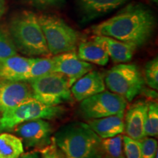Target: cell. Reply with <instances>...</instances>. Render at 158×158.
I'll return each instance as SVG.
<instances>
[{
  "mask_svg": "<svg viewBox=\"0 0 158 158\" xmlns=\"http://www.w3.org/2000/svg\"><path fill=\"white\" fill-rule=\"evenodd\" d=\"M155 17L141 3H130L106 21L92 28L96 36H106L129 43L136 48L145 45L155 31Z\"/></svg>",
  "mask_w": 158,
  "mask_h": 158,
  "instance_id": "cell-1",
  "label": "cell"
},
{
  "mask_svg": "<svg viewBox=\"0 0 158 158\" xmlns=\"http://www.w3.org/2000/svg\"><path fill=\"white\" fill-rule=\"evenodd\" d=\"M53 140L65 158H104L102 138L84 122L65 124Z\"/></svg>",
  "mask_w": 158,
  "mask_h": 158,
  "instance_id": "cell-2",
  "label": "cell"
},
{
  "mask_svg": "<svg viewBox=\"0 0 158 158\" xmlns=\"http://www.w3.org/2000/svg\"><path fill=\"white\" fill-rule=\"evenodd\" d=\"M10 36L17 51L29 56H48L51 54L38 16L31 11H23L11 19Z\"/></svg>",
  "mask_w": 158,
  "mask_h": 158,
  "instance_id": "cell-3",
  "label": "cell"
},
{
  "mask_svg": "<svg viewBox=\"0 0 158 158\" xmlns=\"http://www.w3.org/2000/svg\"><path fill=\"white\" fill-rule=\"evenodd\" d=\"M64 113V109L60 106H48L31 99L4 111L0 117V133L9 132L23 122L43 118L54 119Z\"/></svg>",
  "mask_w": 158,
  "mask_h": 158,
  "instance_id": "cell-4",
  "label": "cell"
},
{
  "mask_svg": "<svg viewBox=\"0 0 158 158\" xmlns=\"http://www.w3.org/2000/svg\"><path fill=\"white\" fill-rule=\"evenodd\" d=\"M39 22L51 54L58 55L76 50L79 34L61 18L43 14L38 16Z\"/></svg>",
  "mask_w": 158,
  "mask_h": 158,
  "instance_id": "cell-5",
  "label": "cell"
},
{
  "mask_svg": "<svg viewBox=\"0 0 158 158\" xmlns=\"http://www.w3.org/2000/svg\"><path fill=\"white\" fill-rule=\"evenodd\" d=\"M27 82L32 91L34 99L44 104L59 106L71 102L73 100L68 79L62 74L51 73Z\"/></svg>",
  "mask_w": 158,
  "mask_h": 158,
  "instance_id": "cell-6",
  "label": "cell"
},
{
  "mask_svg": "<svg viewBox=\"0 0 158 158\" xmlns=\"http://www.w3.org/2000/svg\"><path fill=\"white\" fill-rule=\"evenodd\" d=\"M110 92L131 102L143 89L144 79L135 64L120 63L108 71L104 79Z\"/></svg>",
  "mask_w": 158,
  "mask_h": 158,
  "instance_id": "cell-7",
  "label": "cell"
},
{
  "mask_svg": "<svg viewBox=\"0 0 158 158\" xmlns=\"http://www.w3.org/2000/svg\"><path fill=\"white\" fill-rule=\"evenodd\" d=\"M127 101L122 96L103 91L81 101L79 110L86 119H94L124 114Z\"/></svg>",
  "mask_w": 158,
  "mask_h": 158,
  "instance_id": "cell-8",
  "label": "cell"
},
{
  "mask_svg": "<svg viewBox=\"0 0 158 158\" xmlns=\"http://www.w3.org/2000/svg\"><path fill=\"white\" fill-rule=\"evenodd\" d=\"M13 130L26 147L43 149L53 141L51 124L43 118L23 122Z\"/></svg>",
  "mask_w": 158,
  "mask_h": 158,
  "instance_id": "cell-9",
  "label": "cell"
},
{
  "mask_svg": "<svg viewBox=\"0 0 158 158\" xmlns=\"http://www.w3.org/2000/svg\"><path fill=\"white\" fill-rule=\"evenodd\" d=\"M52 59L54 61L53 73L66 76L70 87L81 77L93 70L92 64L79 59L75 51L56 55Z\"/></svg>",
  "mask_w": 158,
  "mask_h": 158,
  "instance_id": "cell-10",
  "label": "cell"
},
{
  "mask_svg": "<svg viewBox=\"0 0 158 158\" xmlns=\"http://www.w3.org/2000/svg\"><path fill=\"white\" fill-rule=\"evenodd\" d=\"M33 98L31 89L26 81L0 80V113Z\"/></svg>",
  "mask_w": 158,
  "mask_h": 158,
  "instance_id": "cell-11",
  "label": "cell"
},
{
  "mask_svg": "<svg viewBox=\"0 0 158 158\" xmlns=\"http://www.w3.org/2000/svg\"><path fill=\"white\" fill-rule=\"evenodd\" d=\"M106 89L104 75L98 70H91L81 77L71 86L73 97L78 101H82Z\"/></svg>",
  "mask_w": 158,
  "mask_h": 158,
  "instance_id": "cell-12",
  "label": "cell"
},
{
  "mask_svg": "<svg viewBox=\"0 0 158 158\" xmlns=\"http://www.w3.org/2000/svg\"><path fill=\"white\" fill-rule=\"evenodd\" d=\"M149 102L138 101L130 107L124 119V129L128 137L141 141L146 137L144 126Z\"/></svg>",
  "mask_w": 158,
  "mask_h": 158,
  "instance_id": "cell-13",
  "label": "cell"
},
{
  "mask_svg": "<svg viewBox=\"0 0 158 158\" xmlns=\"http://www.w3.org/2000/svg\"><path fill=\"white\" fill-rule=\"evenodd\" d=\"M83 21H90L104 16L124 5L128 0H76Z\"/></svg>",
  "mask_w": 158,
  "mask_h": 158,
  "instance_id": "cell-14",
  "label": "cell"
},
{
  "mask_svg": "<svg viewBox=\"0 0 158 158\" xmlns=\"http://www.w3.org/2000/svg\"><path fill=\"white\" fill-rule=\"evenodd\" d=\"M107 53L108 57L115 63H126L133 57L136 47L114 38L106 36H94L93 38Z\"/></svg>",
  "mask_w": 158,
  "mask_h": 158,
  "instance_id": "cell-15",
  "label": "cell"
},
{
  "mask_svg": "<svg viewBox=\"0 0 158 158\" xmlns=\"http://www.w3.org/2000/svg\"><path fill=\"white\" fill-rule=\"evenodd\" d=\"M88 124L102 139L114 137L124 132V114L91 119Z\"/></svg>",
  "mask_w": 158,
  "mask_h": 158,
  "instance_id": "cell-16",
  "label": "cell"
},
{
  "mask_svg": "<svg viewBox=\"0 0 158 158\" xmlns=\"http://www.w3.org/2000/svg\"><path fill=\"white\" fill-rule=\"evenodd\" d=\"M31 59L15 55L0 61V80L19 81L30 67Z\"/></svg>",
  "mask_w": 158,
  "mask_h": 158,
  "instance_id": "cell-17",
  "label": "cell"
},
{
  "mask_svg": "<svg viewBox=\"0 0 158 158\" xmlns=\"http://www.w3.org/2000/svg\"><path fill=\"white\" fill-rule=\"evenodd\" d=\"M77 56L84 62L93 63L100 66L107 64L109 61L107 53L93 40L81 43Z\"/></svg>",
  "mask_w": 158,
  "mask_h": 158,
  "instance_id": "cell-18",
  "label": "cell"
},
{
  "mask_svg": "<svg viewBox=\"0 0 158 158\" xmlns=\"http://www.w3.org/2000/svg\"><path fill=\"white\" fill-rule=\"evenodd\" d=\"M24 152L21 140L13 134H0V158H18Z\"/></svg>",
  "mask_w": 158,
  "mask_h": 158,
  "instance_id": "cell-19",
  "label": "cell"
},
{
  "mask_svg": "<svg viewBox=\"0 0 158 158\" xmlns=\"http://www.w3.org/2000/svg\"><path fill=\"white\" fill-rule=\"evenodd\" d=\"M54 61L52 58H32L28 71L19 79V81H27L44 75L53 73Z\"/></svg>",
  "mask_w": 158,
  "mask_h": 158,
  "instance_id": "cell-20",
  "label": "cell"
},
{
  "mask_svg": "<svg viewBox=\"0 0 158 158\" xmlns=\"http://www.w3.org/2000/svg\"><path fill=\"white\" fill-rule=\"evenodd\" d=\"M104 158H124L122 151V135L102 139Z\"/></svg>",
  "mask_w": 158,
  "mask_h": 158,
  "instance_id": "cell-21",
  "label": "cell"
},
{
  "mask_svg": "<svg viewBox=\"0 0 158 158\" xmlns=\"http://www.w3.org/2000/svg\"><path fill=\"white\" fill-rule=\"evenodd\" d=\"M144 131L146 137H157L158 135V105L157 102H150L148 104Z\"/></svg>",
  "mask_w": 158,
  "mask_h": 158,
  "instance_id": "cell-22",
  "label": "cell"
},
{
  "mask_svg": "<svg viewBox=\"0 0 158 158\" xmlns=\"http://www.w3.org/2000/svg\"><path fill=\"white\" fill-rule=\"evenodd\" d=\"M17 52V49L10 36L0 29V61L15 56Z\"/></svg>",
  "mask_w": 158,
  "mask_h": 158,
  "instance_id": "cell-23",
  "label": "cell"
},
{
  "mask_svg": "<svg viewBox=\"0 0 158 158\" xmlns=\"http://www.w3.org/2000/svg\"><path fill=\"white\" fill-rule=\"evenodd\" d=\"M144 81L150 88L157 90L158 89V59L155 56L147 63L145 66Z\"/></svg>",
  "mask_w": 158,
  "mask_h": 158,
  "instance_id": "cell-24",
  "label": "cell"
},
{
  "mask_svg": "<svg viewBox=\"0 0 158 158\" xmlns=\"http://www.w3.org/2000/svg\"><path fill=\"white\" fill-rule=\"evenodd\" d=\"M122 141L126 158H143L141 141H136L127 135L122 136Z\"/></svg>",
  "mask_w": 158,
  "mask_h": 158,
  "instance_id": "cell-25",
  "label": "cell"
},
{
  "mask_svg": "<svg viewBox=\"0 0 158 158\" xmlns=\"http://www.w3.org/2000/svg\"><path fill=\"white\" fill-rule=\"evenodd\" d=\"M143 158H155L157 155V141L155 138L145 137L141 141Z\"/></svg>",
  "mask_w": 158,
  "mask_h": 158,
  "instance_id": "cell-26",
  "label": "cell"
},
{
  "mask_svg": "<svg viewBox=\"0 0 158 158\" xmlns=\"http://www.w3.org/2000/svg\"><path fill=\"white\" fill-rule=\"evenodd\" d=\"M33 7L40 10H46L53 7H61L65 0H26Z\"/></svg>",
  "mask_w": 158,
  "mask_h": 158,
  "instance_id": "cell-27",
  "label": "cell"
},
{
  "mask_svg": "<svg viewBox=\"0 0 158 158\" xmlns=\"http://www.w3.org/2000/svg\"><path fill=\"white\" fill-rule=\"evenodd\" d=\"M41 153L42 158H65L62 150L56 145L54 140L50 145L42 149Z\"/></svg>",
  "mask_w": 158,
  "mask_h": 158,
  "instance_id": "cell-28",
  "label": "cell"
},
{
  "mask_svg": "<svg viewBox=\"0 0 158 158\" xmlns=\"http://www.w3.org/2000/svg\"><path fill=\"white\" fill-rule=\"evenodd\" d=\"M18 158H42L41 155L38 152H31L22 154Z\"/></svg>",
  "mask_w": 158,
  "mask_h": 158,
  "instance_id": "cell-29",
  "label": "cell"
},
{
  "mask_svg": "<svg viewBox=\"0 0 158 158\" xmlns=\"http://www.w3.org/2000/svg\"><path fill=\"white\" fill-rule=\"evenodd\" d=\"M6 11L5 0H0V18L5 14Z\"/></svg>",
  "mask_w": 158,
  "mask_h": 158,
  "instance_id": "cell-30",
  "label": "cell"
},
{
  "mask_svg": "<svg viewBox=\"0 0 158 158\" xmlns=\"http://www.w3.org/2000/svg\"><path fill=\"white\" fill-rule=\"evenodd\" d=\"M152 1L154 3H156V4L158 2V0H152Z\"/></svg>",
  "mask_w": 158,
  "mask_h": 158,
  "instance_id": "cell-31",
  "label": "cell"
}]
</instances>
